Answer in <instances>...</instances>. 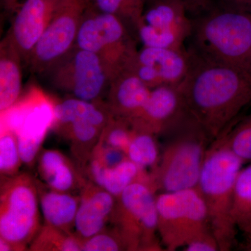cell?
Wrapping results in <instances>:
<instances>
[{"label": "cell", "mask_w": 251, "mask_h": 251, "mask_svg": "<svg viewBox=\"0 0 251 251\" xmlns=\"http://www.w3.org/2000/svg\"><path fill=\"white\" fill-rule=\"evenodd\" d=\"M55 102L32 88L14 105L1 112V130L14 132L23 164L32 166L41 151L48 132L52 128Z\"/></svg>", "instance_id": "ba28073f"}, {"label": "cell", "mask_w": 251, "mask_h": 251, "mask_svg": "<svg viewBox=\"0 0 251 251\" xmlns=\"http://www.w3.org/2000/svg\"><path fill=\"white\" fill-rule=\"evenodd\" d=\"M130 251L129 244L122 232L113 226L104 229L83 242L82 251Z\"/></svg>", "instance_id": "4dcf8cb0"}, {"label": "cell", "mask_w": 251, "mask_h": 251, "mask_svg": "<svg viewBox=\"0 0 251 251\" xmlns=\"http://www.w3.org/2000/svg\"><path fill=\"white\" fill-rule=\"evenodd\" d=\"M21 57L6 40L1 46L0 58V111L18 101L22 91Z\"/></svg>", "instance_id": "7402d4cb"}, {"label": "cell", "mask_w": 251, "mask_h": 251, "mask_svg": "<svg viewBox=\"0 0 251 251\" xmlns=\"http://www.w3.org/2000/svg\"><path fill=\"white\" fill-rule=\"evenodd\" d=\"M52 128L75 120H87L104 128L113 116L104 102H91L71 97L54 103Z\"/></svg>", "instance_id": "44dd1931"}, {"label": "cell", "mask_w": 251, "mask_h": 251, "mask_svg": "<svg viewBox=\"0 0 251 251\" xmlns=\"http://www.w3.org/2000/svg\"><path fill=\"white\" fill-rule=\"evenodd\" d=\"M36 184L45 224L75 234V220L80 196L73 193L54 191L39 181H36Z\"/></svg>", "instance_id": "ffe728a7"}, {"label": "cell", "mask_w": 251, "mask_h": 251, "mask_svg": "<svg viewBox=\"0 0 251 251\" xmlns=\"http://www.w3.org/2000/svg\"><path fill=\"white\" fill-rule=\"evenodd\" d=\"M54 130L70 142L72 152L78 163L77 167L83 171L99 143L103 128L87 120H77Z\"/></svg>", "instance_id": "603a6c76"}, {"label": "cell", "mask_w": 251, "mask_h": 251, "mask_svg": "<svg viewBox=\"0 0 251 251\" xmlns=\"http://www.w3.org/2000/svg\"><path fill=\"white\" fill-rule=\"evenodd\" d=\"M193 19L190 52L251 72V14L221 2Z\"/></svg>", "instance_id": "7a4b0ae2"}, {"label": "cell", "mask_w": 251, "mask_h": 251, "mask_svg": "<svg viewBox=\"0 0 251 251\" xmlns=\"http://www.w3.org/2000/svg\"><path fill=\"white\" fill-rule=\"evenodd\" d=\"M18 148V138L14 132L1 130L0 138V172L4 179L19 174L22 164Z\"/></svg>", "instance_id": "f1b7e54d"}, {"label": "cell", "mask_w": 251, "mask_h": 251, "mask_svg": "<svg viewBox=\"0 0 251 251\" xmlns=\"http://www.w3.org/2000/svg\"><path fill=\"white\" fill-rule=\"evenodd\" d=\"M0 251H16V249L11 243L0 238Z\"/></svg>", "instance_id": "e575fe53"}, {"label": "cell", "mask_w": 251, "mask_h": 251, "mask_svg": "<svg viewBox=\"0 0 251 251\" xmlns=\"http://www.w3.org/2000/svg\"><path fill=\"white\" fill-rule=\"evenodd\" d=\"M75 46L99 54L118 72L126 67L138 51L122 19L91 5L81 21Z\"/></svg>", "instance_id": "30bf717a"}, {"label": "cell", "mask_w": 251, "mask_h": 251, "mask_svg": "<svg viewBox=\"0 0 251 251\" xmlns=\"http://www.w3.org/2000/svg\"><path fill=\"white\" fill-rule=\"evenodd\" d=\"M226 142L233 152L246 163H251V110L244 120L224 132Z\"/></svg>", "instance_id": "f546056e"}, {"label": "cell", "mask_w": 251, "mask_h": 251, "mask_svg": "<svg viewBox=\"0 0 251 251\" xmlns=\"http://www.w3.org/2000/svg\"><path fill=\"white\" fill-rule=\"evenodd\" d=\"M62 0H25L17 8L6 41L21 58H29Z\"/></svg>", "instance_id": "5bb4252c"}, {"label": "cell", "mask_w": 251, "mask_h": 251, "mask_svg": "<svg viewBox=\"0 0 251 251\" xmlns=\"http://www.w3.org/2000/svg\"><path fill=\"white\" fill-rule=\"evenodd\" d=\"M151 186L135 183L117 198L110 222L129 244L130 251H161L157 238L156 196Z\"/></svg>", "instance_id": "9c48e42d"}, {"label": "cell", "mask_w": 251, "mask_h": 251, "mask_svg": "<svg viewBox=\"0 0 251 251\" xmlns=\"http://www.w3.org/2000/svg\"><path fill=\"white\" fill-rule=\"evenodd\" d=\"M83 172L89 181L116 198L128 186L135 183L148 184L153 189L151 173L128 158L113 168H106L95 158L90 157Z\"/></svg>", "instance_id": "ac0fdd59"}, {"label": "cell", "mask_w": 251, "mask_h": 251, "mask_svg": "<svg viewBox=\"0 0 251 251\" xmlns=\"http://www.w3.org/2000/svg\"><path fill=\"white\" fill-rule=\"evenodd\" d=\"M46 72L54 87L91 102H102L119 73L99 54L75 46Z\"/></svg>", "instance_id": "52a82bcc"}, {"label": "cell", "mask_w": 251, "mask_h": 251, "mask_svg": "<svg viewBox=\"0 0 251 251\" xmlns=\"http://www.w3.org/2000/svg\"><path fill=\"white\" fill-rule=\"evenodd\" d=\"M163 134L168 135V142L151 173L154 191L171 193L196 188L212 140L186 109Z\"/></svg>", "instance_id": "277c9868"}, {"label": "cell", "mask_w": 251, "mask_h": 251, "mask_svg": "<svg viewBox=\"0 0 251 251\" xmlns=\"http://www.w3.org/2000/svg\"><path fill=\"white\" fill-rule=\"evenodd\" d=\"M219 1L224 4L230 5L251 14V0H219Z\"/></svg>", "instance_id": "836d02e7"}, {"label": "cell", "mask_w": 251, "mask_h": 251, "mask_svg": "<svg viewBox=\"0 0 251 251\" xmlns=\"http://www.w3.org/2000/svg\"><path fill=\"white\" fill-rule=\"evenodd\" d=\"M127 156L130 161L151 173L156 169L161 156L157 135L135 128L134 135L127 151Z\"/></svg>", "instance_id": "cb8c5ba5"}, {"label": "cell", "mask_w": 251, "mask_h": 251, "mask_svg": "<svg viewBox=\"0 0 251 251\" xmlns=\"http://www.w3.org/2000/svg\"><path fill=\"white\" fill-rule=\"evenodd\" d=\"M83 242L74 233L53 226H41L29 247L34 251H82Z\"/></svg>", "instance_id": "d4e9b609"}, {"label": "cell", "mask_w": 251, "mask_h": 251, "mask_svg": "<svg viewBox=\"0 0 251 251\" xmlns=\"http://www.w3.org/2000/svg\"><path fill=\"white\" fill-rule=\"evenodd\" d=\"M188 10V13H197L210 6L211 0H179Z\"/></svg>", "instance_id": "d6a6232c"}, {"label": "cell", "mask_w": 251, "mask_h": 251, "mask_svg": "<svg viewBox=\"0 0 251 251\" xmlns=\"http://www.w3.org/2000/svg\"><path fill=\"white\" fill-rule=\"evenodd\" d=\"M37 158L39 174L43 183L51 189L72 193L82 189L87 182L82 171L58 150H41Z\"/></svg>", "instance_id": "d6986e66"}, {"label": "cell", "mask_w": 251, "mask_h": 251, "mask_svg": "<svg viewBox=\"0 0 251 251\" xmlns=\"http://www.w3.org/2000/svg\"><path fill=\"white\" fill-rule=\"evenodd\" d=\"M191 67L188 51L166 48L144 47L138 50L127 69L150 89L163 85L179 86Z\"/></svg>", "instance_id": "4fadbf2b"}, {"label": "cell", "mask_w": 251, "mask_h": 251, "mask_svg": "<svg viewBox=\"0 0 251 251\" xmlns=\"http://www.w3.org/2000/svg\"><path fill=\"white\" fill-rule=\"evenodd\" d=\"M243 232L245 233L247 236V242H246V249L247 250L251 251V226L250 227H245V228L241 229Z\"/></svg>", "instance_id": "d590c367"}, {"label": "cell", "mask_w": 251, "mask_h": 251, "mask_svg": "<svg viewBox=\"0 0 251 251\" xmlns=\"http://www.w3.org/2000/svg\"><path fill=\"white\" fill-rule=\"evenodd\" d=\"M158 233L168 251L213 234L207 208L197 188L156 196Z\"/></svg>", "instance_id": "5b68a950"}, {"label": "cell", "mask_w": 251, "mask_h": 251, "mask_svg": "<svg viewBox=\"0 0 251 251\" xmlns=\"http://www.w3.org/2000/svg\"><path fill=\"white\" fill-rule=\"evenodd\" d=\"M147 0H90V5L100 12L115 15L128 27L137 31Z\"/></svg>", "instance_id": "484cf974"}, {"label": "cell", "mask_w": 251, "mask_h": 251, "mask_svg": "<svg viewBox=\"0 0 251 251\" xmlns=\"http://www.w3.org/2000/svg\"><path fill=\"white\" fill-rule=\"evenodd\" d=\"M151 90L134 73L125 69L112 79L105 104L114 116L132 120L143 111Z\"/></svg>", "instance_id": "e0dca14e"}, {"label": "cell", "mask_w": 251, "mask_h": 251, "mask_svg": "<svg viewBox=\"0 0 251 251\" xmlns=\"http://www.w3.org/2000/svg\"><path fill=\"white\" fill-rule=\"evenodd\" d=\"M80 197L74 232L84 242L106 228L113 216L117 198L89 180L80 190Z\"/></svg>", "instance_id": "2e32d148"}, {"label": "cell", "mask_w": 251, "mask_h": 251, "mask_svg": "<svg viewBox=\"0 0 251 251\" xmlns=\"http://www.w3.org/2000/svg\"><path fill=\"white\" fill-rule=\"evenodd\" d=\"M186 110L179 86L163 85L151 89L148 102L136 118L130 120L135 128L158 135Z\"/></svg>", "instance_id": "9a60e30c"}, {"label": "cell", "mask_w": 251, "mask_h": 251, "mask_svg": "<svg viewBox=\"0 0 251 251\" xmlns=\"http://www.w3.org/2000/svg\"><path fill=\"white\" fill-rule=\"evenodd\" d=\"M250 226H251V222L250 223V224L247 225V226H244V227H242V228H240V229L245 228V227H250Z\"/></svg>", "instance_id": "74e56055"}, {"label": "cell", "mask_w": 251, "mask_h": 251, "mask_svg": "<svg viewBox=\"0 0 251 251\" xmlns=\"http://www.w3.org/2000/svg\"><path fill=\"white\" fill-rule=\"evenodd\" d=\"M4 1L9 9H16L18 7L17 0H4Z\"/></svg>", "instance_id": "8d00e7d4"}, {"label": "cell", "mask_w": 251, "mask_h": 251, "mask_svg": "<svg viewBox=\"0 0 251 251\" xmlns=\"http://www.w3.org/2000/svg\"><path fill=\"white\" fill-rule=\"evenodd\" d=\"M36 181L21 173L4 179L0 194V238L26 251L41 227Z\"/></svg>", "instance_id": "8992f818"}, {"label": "cell", "mask_w": 251, "mask_h": 251, "mask_svg": "<svg viewBox=\"0 0 251 251\" xmlns=\"http://www.w3.org/2000/svg\"><path fill=\"white\" fill-rule=\"evenodd\" d=\"M179 0H147L137 34L144 47L184 50L193 19Z\"/></svg>", "instance_id": "8fae6325"}, {"label": "cell", "mask_w": 251, "mask_h": 251, "mask_svg": "<svg viewBox=\"0 0 251 251\" xmlns=\"http://www.w3.org/2000/svg\"><path fill=\"white\" fill-rule=\"evenodd\" d=\"M188 52L191 67L180 91L187 111L214 141L251 103V72Z\"/></svg>", "instance_id": "6da1fadb"}, {"label": "cell", "mask_w": 251, "mask_h": 251, "mask_svg": "<svg viewBox=\"0 0 251 251\" xmlns=\"http://www.w3.org/2000/svg\"><path fill=\"white\" fill-rule=\"evenodd\" d=\"M90 0H62L28 58L35 72H46L75 45Z\"/></svg>", "instance_id": "7c38bea8"}, {"label": "cell", "mask_w": 251, "mask_h": 251, "mask_svg": "<svg viewBox=\"0 0 251 251\" xmlns=\"http://www.w3.org/2000/svg\"><path fill=\"white\" fill-rule=\"evenodd\" d=\"M232 216L236 227L239 229L251 222V163L242 168L238 175Z\"/></svg>", "instance_id": "4316f807"}, {"label": "cell", "mask_w": 251, "mask_h": 251, "mask_svg": "<svg viewBox=\"0 0 251 251\" xmlns=\"http://www.w3.org/2000/svg\"><path fill=\"white\" fill-rule=\"evenodd\" d=\"M134 133L135 128L129 120L113 115L104 127L97 145L116 149L127 155Z\"/></svg>", "instance_id": "83f0119b"}, {"label": "cell", "mask_w": 251, "mask_h": 251, "mask_svg": "<svg viewBox=\"0 0 251 251\" xmlns=\"http://www.w3.org/2000/svg\"><path fill=\"white\" fill-rule=\"evenodd\" d=\"M244 163L222 134L208 149L196 186L207 208L219 251L231 250L235 243L237 227L232 216L234 188Z\"/></svg>", "instance_id": "3957f363"}, {"label": "cell", "mask_w": 251, "mask_h": 251, "mask_svg": "<svg viewBox=\"0 0 251 251\" xmlns=\"http://www.w3.org/2000/svg\"><path fill=\"white\" fill-rule=\"evenodd\" d=\"M186 251H217L219 244L214 234L198 239L184 247Z\"/></svg>", "instance_id": "1f68e13d"}]
</instances>
